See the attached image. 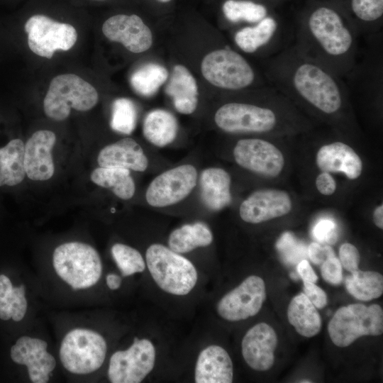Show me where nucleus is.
<instances>
[{"instance_id": "20e7f679", "label": "nucleus", "mask_w": 383, "mask_h": 383, "mask_svg": "<svg viewBox=\"0 0 383 383\" xmlns=\"http://www.w3.org/2000/svg\"><path fill=\"white\" fill-rule=\"evenodd\" d=\"M146 264L153 280L164 292L188 294L195 287L198 274L186 257L161 244H152L145 253Z\"/></svg>"}, {"instance_id": "4c0bfd02", "label": "nucleus", "mask_w": 383, "mask_h": 383, "mask_svg": "<svg viewBox=\"0 0 383 383\" xmlns=\"http://www.w3.org/2000/svg\"><path fill=\"white\" fill-rule=\"evenodd\" d=\"M313 235L322 243L334 244L338 240L335 223L329 219L319 221L313 229Z\"/></svg>"}, {"instance_id": "f03ea898", "label": "nucleus", "mask_w": 383, "mask_h": 383, "mask_svg": "<svg viewBox=\"0 0 383 383\" xmlns=\"http://www.w3.org/2000/svg\"><path fill=\"white\" fill-rule=\"evenodd\" d=\"M359 35L350 19L328 6H318L301 18L294 46L344 79L359 55Z\"/></svg>"}, {"instance_id": "cd10ccee", "label": "nucleus", "mask_w": 383, "mask_h": 383, "mask_svg": "<svg viewBox=\"0 0 383 383\" xmlns=\"http://www.w3.org/2000/svg\"><path fill=\"white\" fill-rule=\"evenodd\" d=\"M212 240L213 235L208 226L196 222L174 230L169 236L168 245L172 250L182 254L208 246Z\"/></svg>"}, {"instance_id": "9d476101", "label": "nucleus", "mask_w": 383, "mask_h": 383, "mask_svg": "<svg viewBox=\"0 0 383 383\" xmlns=\"http://www.w3.org/2000/svg\"><path fill=\"white\" fill-rule=\"evenodd\" d=\"M156 359L155 348L146 338H134L126 350L115 352L111 357L108 377L112 383H139L152 370Z\"/></svg>"}, {"instance_id": "2eb2a0df", "label": "nucleus", "mask_w": 383, "mask_h": 383, "mask_svg": "<svg viewBox=\"0 0 383 383\" xmlns=\"http://www.w3.org/2000/svg\"><path fill=\"white\" fill-rule=\"evenodd\" d=\"M102 32L109 40L121 43L134 53L145 52L152 44L150 29L135 14L110 17L104 23Z\"/></svg>"}, {"instance_id": "aec40b11", "label": "nucleus", "mask_w": 383, "mask_h": 383, "mask_svg": "<svg viewBox=\"0 0 383 383\" xmlns=\"http://www.w3.org/2000/svg\"><path fill=\"white\" fill-rule=\"evenodd\" d=\"M233 377V362L224 348L213 345L201 351L195 366L196 383H231Z\"/></svg>"}, {"instance_id": "4be33fe9", "label": "nucleus", "mask_w": 383, "mask_h": 383, "mask_svg": "<svg viewBox=\"0 0 383 383\" xmlns=\"http://www.w3.org/2000/svg\"><path fill=\"white\" fill-rule=\"evenodd\" d=\"M99 167H122L145 171L148 160L140 145L133 138H125L103 148L97 157Z\"/></svg>"}, {"instance_id": "37998d69", "label": "nucleus", "mask_w": 383, "mask_h": 383, "mask_svg": "<svg viewBox=\"0 0 383 383\" xmlns=\"http://www.w3.org/2000/svg\"><path fill=\"white\" fill-rule=\"evenodd\" d=\"M316 188L323 195H331L336 189V182L333 177L327 172L320 174L316 180Z\"/></svg>"}, {"instance_id": "a19ab883", "label": "nucleus", "mask_w": 383, "mask_h": 383, "mask_svg": "<svg viewBox=\"0 0 383 383\" xmlns=\"http://www.w3.org/2000/svg\"><path fill=\"white\" fill-rule=\"evenodd\" d=\"M304 294L316 308L322 309L327 304L326 294L315 283L304 281Z\"/></svg>"}, {"instance_id": "dca6fc26", "label": "nucleus", "mask_w": 383, "mask_h": 383, "mask_svg": "<svg viewBox=\"0 0 383 383\" xmlns=\"http://www.w3.org/2000/svg\"><path fill=\"white\" fill-rule=\"evenodd\" d=\"M283 33L278 20L267 15L253 26L237 30L233 40L236 46L245 53L255 54L267 50L272 57L282 50Z\"/></svg>"}, {"instance_id": "ddd939ff", "label": "nucleus", "mask_w": 383, "mask_h": 383, "mask_svg": "<svg viewBox=\"0 0 383 383\" xmlns=\"http://www.w3.org/2000/svg\"><path fill=\"white\" fill-rule=\"evenodd\" d=\"M197 172L192 165H182L157 176L145 194L148 203L155 207L176 204L192 191L196 184Z\"/></svg>"}, {"instance_id": "a878e982", "label": "nucleus", "mask_w": 383, "mask_h": 383, "mask_svg": "<svg viewBox=\"0 0 383 383\" xmlns=\"http://www.w3.org/2000/svg\"><path fill=\"white\" fill-rule=\"evenodd\" d=\"M178 123L170 112L163 109L150 111L145 117L143 126L144 137L152 144L164 147L176 138Z\"/></svg>"}, {"instance_id": "bb28decb", "label": "nucleus", "mask_w": 383, "mask_h": 383, "mask_svg": "<svg viewBox=\"0 0 383 383\" xmlns=\"http://www.w3.org/2000/svg\"><path fill=\"white\" fill-rule=\"evenodd\" d=\"M24 148L23 142L16 138L0 148V187L15 186L23 180Z\"/></svg>"}, {"instance_id": "8fccbe9b", "label": "nucleus", "mask_w": 383, "mask_h": 383, "mask_svg": "<svg viewBox=\"0 0 383 383\" xmlns=\"http://www.w3.org/2000/svg\"><path fill=\"white\" fill-rule=\"evenodd\" d=\"M97 1H104V0H97Z\"/></svg>"}, {"instance_id": "473e14b6", "label": "nucleus", "mask_w": 383, "mask_h": 383, "mask_svg": "<svg viewBox=\"0 0 383 383\" xmlns=\"http://www.w3.org/2000/svg\"><path fill=\"white\" fill-rule=\"evenodd\" d=\"M167 77L168 72L165 67L149 62L142 65L132 74L130 82L138 94L150 97L158 91Z\"/></svg>"}, {"instance_id": "49530a36", "label": "nucleus", "mask_w": 383, "mask_h": 383, "mask_svg": "<svg viewBox=\"0 0 383 383\" xmlns=\"http://www.w3.org/2000/svg\"><path fill=\"white\" fill-rule=\"evenodd\" d=\"M374 222L375 225L382 229L383 228V205L377 206L373 213Z\"/></svg>"}, {"instance_id": "393cba45", "label": "nucleus", "mask_w": 383, "mask_h": 383, "mask_svg": "<svg viewBox=\"0 0 383 383\" xmlns=\"http://www.w3.org/2000/svg\"><path fill=\"white\" fill-rule=\"evenodd\" d=\"M287 318L289 323L302 336H315L321 329V316L304 293L299 294L291 300L287 309Z\"/></svg>"}, {"instance_id": "79ce46f5", "label": "nucleus", "mask_w": 383, "mask_h": 383, "mask_svg": "<svg viewBox=\"0 0 383 383\" xmlns=\"http://www.w3.org/2000/svg\"><path fill=\"white\" fill-rule=\"evenodd\" d=\"M308 255L315 265H322L331 257L335 256L333 248L328 245L312 243L308 248Z\"/></svg>"}, {"instance_id": "ea45409f", "label": "nucleus", "mask_w": 383, "mask_h": 383, "mask_svg": "<svg viewBox=\"0 0 383 383\" xmlns=\"http://www.w3.org/2000/svg\"><path fill=\"white\" fill-rule=\"evenodd\" d=\"M321 275L325 281L331 284H339L343 279L342 265L335 257L326 260L321 265Z\"/></svg>"}, {"instance_id": "c85d7f7f", "label": "nucleus", "mask_w": 383, "mask_h": 383, "mask_svg": "<svg viewBox=\"0 0 383 383\" xmlns=\"http://www.w3.org/2000/svg\"><path fill=\"white\" fill-rule=\"evenodd\" d=\"M352 23L359 36H368L381 32L383 0H350Z\"/></svg>"}, {"instance_id": "b1692460", "label": "nucleus", "mask_w": 383, "mask_h": 383, "mask_svg": "<svg viewBox=\"0 0 383 383\" xmlns=\"http://www.w3.org/2000/svg\"><path fill=\"white\" fill-rule=\"evenodd\" d=\"M230 187L231 177L224 170L210 167L201 172V197L209 209L219 211L230 204L231 201Z\"/></svg>"}, {"instance_id": "e433bc0d", "label": "nucleus", "mask_w": 383, "mask_h": 383, "mask_svg": "<svg viewBox=\"0 0 383 383\" xmlns=\"http://www.w3.org/2000/svg\"><path fill=\"white\" fill-rule=\"evenodd\" d=\"M277 248L284 260L291 264L299 262L306 255L304 246L297 242L289 232L283 233L279 238L277 243Z\"/></svg>"}, {"instance_id": "f3484780", "label": "nucleus", "mask_w": 383, "mask_h": 383, "mask_svg": "<svg viewBox=\"0 0 383 383\" xmlns=\"http://www.w3.org/2000/svg\"><path fill=\"white\" fill-rule=\"evenodd\" d=\"M292 209L289 194L282 190L265 189L254 192L240 206L241 218L259 223L288 213Z\"/></svg>"}, {"instance_id": "4468645a", "label": "nucleus", "mask_w": 383, "mask_h": 383, "mask_svg": "<svg viewBox=\"0 0 383 383\" xmlns=\"http://www.w3.org/2000/svg\"><path fill=\"white\" fill-rule=\"evenodd\" d=\"M233 155L240 167L268 177L279 174L284 164L281 151L274 144L260 138L239 140Z\"/></svg>"}, {"instance_id": "de8ad7c7", "label": "nucleus", "mask_w": 383, "mask_h": 383, "mask_svg": "<svg viewBox=\"0 0 383 383\" xmlns=\"http://www.w3.org/2000/svg\"><path fill=\"white\" fill-rule=\"evenodd\" d=\"M157 1H158L160 2H162V3H167V2H169V1H170L172 0H157Z\"/></svg>"}, {"instance_id": "09e8293b", "label": "nucleus", "mask_w": 383, "mask_h": 383, "mask_svg": "<svg viewBox=\"0 0 383 383\" xmlns=\"http://www.w3.org/2000/svg\"><path fill=\"white\" fill-rule=\"evenodd\" d=\"M301 382H311L310 381H302Z\"/></svg>"}, {"instance_id": "9b49d317", "label": "nucleus", "mask_w": 383, "mask_h": 383, "mask_svg": "<svg viewBox=\"0 0 383 383\" xmlns=\"http://www.w3.org/2000/svg\"><path fill=\"white\" fill-rule=\"evenodd\" d=\"M29 48L35 54L50 59L56 50L71 49L77 40L76 29L44 15H34L25 24Z\"/></svg>"}, {"instance_id": "7c9ffc66", "label": "nucleus", "mask_w": 383, "mask_h": 383, "mask_svg": "<svg viewBox=\"0 0 383 383\" xmlns=\"http://www.w3.org/2000/svg\"><path fill=\"white\" fill-rule=\"evenodd\" d=\"M23 284L13 287L9 278L0 274V318L14 321H21L27 310Z\"/></svg>"}, {"instance_id": "39448f33", "label": "nucleus", "mask_w": 383, "mask_h": 383, "mask_svg": "<svg viewBox=\"0 0 383 383\" xmlns=\"http://www.w3.org/2000/svg\"><path fill=\"white\" fill-rule=\"evenodd\" d=\"M52 263L57 275L74 290L94 285L101 276L99 253L84 243L70 242L59 245L54 250Z\"/></svg>"}, {"instance_id": "f257e3e1", "label": "nucleus", "mask_w": 383, "mask_h": 383, "mask_svg": "<svg viewBox=\"0 0 383 383\" xmlns=\"http://www.w3.org/2000/svg\"><path fill=\"white\" fill-rule=\"evenodd\" d=\"M266 78L287 99H292L324 116L341 113L348 88L342 77L299 52L294 45L272 56Z\"/></svg>"}, {"instance_id": "2f4dec72", "label": "nucleus", "mask_w": 383, "mask_h": 383, "mask_svg": "<svg viewBox=\"0 0 383 383\" xmlns=\"http://www.w3.org/2000/svg\"><path fill=\"white\" fill-rule=\"evenodd\" d=\"M348 292L360 301H370L383 293V277L377 272L357 270L345 279Z\"/></svg>"}, {"instance_id": "a18cd8bd", "label": "nucleus", "mask_w": 383, "mask_h": 383, "mask_svg": "<svg viewBox=\"0 0 383 383\" xmlns=\"http://www.w3.org/2000/svg\"><path fill=\"white\" fill-rule=\"evenodd\" d=\"M106 284L110 289H118L121 284L122 279L120 276L116 274H109L106 277Z\"/></svg>"}, {"instance_id": "412c9836", "label": "nucleus", "mask_w": 383, "mask_h": 383, "mask_svg": "<svg viewBox=\"0 0 383 383\" xmlns=\"http://www.w3.org/2000/svg\"><path fill=\"white\" fill-rule=\"evenodd\" d=\"M316 164L323 172H342L350 179L359 177L362 170L357 154L348 145L339 141L321 147L316 155Z\"/></svg>"}, {"instance_id": "58836bf2", "label": "nucleus", "mask_w": 383, "mask_h": 383, "mask_svg": "<svg viewBox=\"0 0 383 383\" xmlns=\"http://www.w3.org/2000/svg\"><path fill=\"white\" fill-rule=\"evenodd\" d=\"M340 262L342 267L353 273L359 270L360 253L357 248L350 243L343 244L339 249Z\"/></svg>"}, {"instance_id": "5701e85b", "label": "nucleus", "mask_w": 383, "mask_h": 383, "mask_svg": "<svg viewBox=\"0 0 383 383\" xmlns=\"http://www.w3.org/2000/svg\"><path fill=\"white\" fill-rule=\"evenodd\" d=\"M166 94L176 110L183 114L192 113L198 104V86L194 76L182 65L174 67L165 87Z\"/></svg>"}, {"instance_id": "72a5a7b5", "label": "nucleus", "mask_w": 383, "mask_h": 383, "mask_svg": "<svg viewBox=\"0 0 383 383\" xmlns=\"http://www.w3.org/2000/svg\"><path fill=\"white\" fill-rule=\"evenodd\" d=\"M225 18L232 23L255 24L268 15L267 7L250 0H226L222 6Z\"/></svg>"}, {"instance_id": "6ab92c4d", "label": "nucleus", "mask_w": 383, "mask_h": 383, "mask_svg": "<svg viewBox=\"0 0 383 383\" xmlns=\"http://www.w3.org/2000/svg\"><path fill=\"white\" fill-rule=\"evenodd\" d=\"M56 142L55 134L49 130L35 132L24 148L26 174L33 181H45L54 174L52 150Z\"/></svg>"}, {"instance_id": "a211bd4d", "label": "nucleus", "mask_w": 383, "mask_h": 383, "mask_svg": "<svg viewBox=\"0 0 383 383\" xmlns=\"http://www.w3.org/2000/svg\"><path fill=\"white\" fill-rule=\"evenodd\" d=\"M277 345L274 330L266 323H259L245 334L241 343L242 355L252 369L266 371L274 364Z\"/></svg>"}, {"instance_id": "423d86ee", "label": "nucleus", "mask_w": 383, "mask_h": 383, "mask_svg": "<svg viewBox=\"0 0 383 383\" xmlns=\"http://www.w3.org/2000/svg\"><path fill=\"white\" fill-rule=\"evenodd\" d=\"M98 92L78 75L64 74L54 77L43 101L45 115L55 121L66 119L71 109L87 111L97 104Z\"/></svg>"}, {"instance_id": "c03bdc74", "label": "nucleus", "mask_w": 383, "mask_h": 383, "mask_svg": "<svg viewBox=\"0 0 383 383\" xmlns=\"http://www.w3.org/2000/svg\"><path fill=\"white\" fill-rule=\"evenodd\" d=\"M296 269L303 281L313 283L317 282L318 277L306 260H302L298 262Z\"/></svg>"}, {"instance_id": "6e6552de", "label": "nucleus", "mask_w": 383, "mask_h": 383, "mask_svg": "<svg viewBox=\"0 0 383 383\" xmlns=\"http://www.w3.org/2000/svg\"><path fill=\"white\" fill-rule=\"evenodd\" d=\"M332 342L346 347L360 337L379 335L383 332V311L378 304H353L340 307L328 324Z\"/></svg>"}, {"instance_id": "f704fd0d", "label": "nucleus", "mask_w": 383, "mask_h": 383, "mask_svg": "<svg viewBox=\"0 0 383 383\" xmlns=\"http://www.w3.org/2000/svg\"><path fill=\"white\" fill-rule=\"evenodd\" d=\"M137 121V110L135 104L129 99H116L112 104L110 126L118 133L131 134Z\"/></svg>"}, {"instance_id": "f8f14e48", "label": "nucleus", "mask_w": 383, "mask_h": 383, "mask_svg": "<svg viewBox=\"0 0 383 383\" xmlns=\"http://www.w3.org/2000/svg\"><path fill=\"white\" fill-rule=\"evenodd\" d=\"M265 299L264 280L251 275L218 301L216 311L219 316L228 321L245 320L260 311Z\"/></svg>"}, {"instance_id": "7ed1b4c3", "label": "nucleus", "mask_w": 383, "mask_h": 383, "mask_svg": "<svg viewBox=\"0 0 383 383\" xmlns=\"http://www.w3.org/2000/svg\"><path fill=\"white\" fill-rule=\"evenodd\" d=\"M287 98L275 89L265 104L231 101L216 112L214 121L222 131L230 133H265L274 131L279 123L277 108Z\"/></svg>"}, {"instance_id": "0eeeda50", "label": "nucleus", "mask_w": 383, "mask_h": 383, "mask_svg": "<svg viewBox=\"0 0 383 383\" xmlns=\"http://www.w3.org/2000/svg\"><path fill=\"white\" fill-rule=\"evenodd\" d=\"M204 77L227 91H241L253 86L257 77L248 60L228 45L207 54L201 65Z\"/></svg>"}, {"instance_id": "c9c22d12", "label": "nucleus", "mask_w": 383, "mask_h": 383, "mask_svg": "<svg viewBox=\"0 0 383 383\" xmlns=\"http://www.w3.org/2000/svg\"><path fill=\"white\" fill-rule=\"evenodd\" d=\"M111 254L123 277L145 270V262L143 256L131 246L116 243L111 248Z\"/></svg>"}, {"instance_id": "1a4fd4ad", "label": "nucleus", "mask_w": 383, "mask_h": 383, "mask_svg": "<svg viewBox=\"0 0 383 383\" xmlns=\"http://www.w3.org/2000/svg\"><path fill=\"white\" fill-rule=\"evenodd\" d=\"M106 350V342L101 335L89 329L75 328L64 337L59 355L65 370L86 374L101 367Z\"/></svg>"}, {"instance_id": "c756f323", "label": "nucleus", "mask_w": 383, "mask_h": 383, "mask_svg": "<svg viewBox=\"0 0 383 383\" xmlns=\"http://www.w3.org/2000/svg\"><path fill=\"white\" fill-rule=\"evenodd\" d=\"M90 178L95 184L111 189L121 199H130L135 194V183L128 169L99 167L91 172Z\"/></svg>"}]
</instances>
